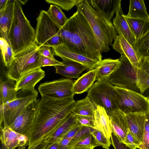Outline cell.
I'll return each instance as SVG.
<instances>
[{
  "instance_id": "6da1fadb",
  "label": "cell",
  "mask_w": 149,
  "mask_h": 149,
  "mask_svg": "<svg viewBox=\"0 0 149 149\" xmlns=\"http://www.w3.org/2000/svg\"><path fill=\"white\" fill-rule=\"evenodd\" d=\"M75 101L74 96L57 100L43 97L37 99L33 119L24 134L28 139V146L42 140L46 141L72 112Z\"/></svg>"
},
{
  "instance_id": "7a4b0ae2",
  "label": "cell",
  "mask_w": 149,
  "mask_h": 149,
  "mask_svg": "<svg viewBox=\"0 0 149 149\" xmlns=\"http://www.w3.org/2000/svg\"><path fill=\"white\" fill-rule=\"evenodd\" d=\"M63 45L68 50L101 61L102 53L91 27L83 15L77 11L61 28Z\"/></svg>"
},
{
  "instance_id": "3957f363",
  "label": "cell",
  "mask_w": 149,
  "mask_h": 149,
  "mask_svg": "<svg viewBox=\"0 0 149 149\" xmlns=\"http://www.w3.org/2000/svg\"><path fill=\"white\" fill-rule=\"evenodd\" d=\"M77 10L89 23L100 47L101 53L110 50L118 35L111 21L95 9L87 0H84L77 5Z\"/></svg>"
},
{
  "instance_id": "277c9868",
  "label": "cell",
  "mask_w": 149,
  "mask_h": 149,
  "mask_svg": "<svg viewBox=\"0 0 149 149\" xmlns=\"http://www.w3.org/2000/svg\"><path fill=\"white\" fill-rule=\"evenodd\" d=\"M13 3V19L8 37L15 55L36 42V32L18 0H14Z\"/></svg>"
},
{
  "instance_id": "5b68a950",
  "label": "cell",
  "mask_w": 149,
  "mask_h": 149,
  "mask_svg": "<svg viewBox=\"0 0 149 149\" xmlns=\"http://www.w3.org/2000/svg\"><path fill=\"white\" fill-rule=\"evenodd\" d=\"M38 48L36 42L15 55L11 65L6 70V77L17 81L28 72L41 68Z\"/></svg>"
},
{
  "instance_id": "8992f818",
  "label": "cell",
  "mask_w": 149,
  "mask_h": 149,
  "mask_svg": "<svg viewBox=\"0 0 149 149\" xmlns=\"http://www.w3.org/2000/svg\"><path fill=\"white\" fill-rule=\"evenodd\" d=\"M36 20V42L39 46L53 47L62 45L61 27L55 22L47 11H40Z\"/></svg>"
},
{
  "instance_id": "52a82bcc",
  "label": "cell",
  "mask_w": 149,
  "mask_h": 149,
  "mask_svg": "<svg viewBox=\"0 0 149 149\" xmlns=\"http://www.w3.org/2000/svg\"><path fill=\"white\" fill-rule=\"evenodd\" d=\"M87 96L96 108L102 107L108 115L119 110L115 87L109 81H97L90 88Z\"/></svg>"
},
{
  "instance_id": "ba28073f",
  "label": "cell",
  "mask_w": 149,
  "mask_h": 149,
  "mask_svg": "<svg viewBox=\"0 0 149 149\" xmlns=\"http://www.w3.org/2000/svg\"><path fill=\"white\" fill-rule=\"evenodd\" d=\"M19 91L16 99L5 104L0 103V125L3 123L8 126L11 124L22 110L38 97L37 91L34 92L24 90Z\"/></svg>"
},
{
  "instance_id": "9c48e42d",
  "label": "cell",
  "mask_w": 149,
  "mask_h": 149,
  "mask_svg": "<svg viewBox=\"0 0 149 149\" xmlns=\"http://www.w3.org/2000/svg\"><path fill=\"white\" fill-rule=\"evenodd\" d=\"M115 87L119 109L127 114L149 110L148 97L131 90Z\"/></svg>"
},
{
  "instance_id": "30bf717a",
  "label": "cell",
  "mask_w": 149,
  "mask_h": 149,
  "mask_svg": "<svg viewBox=\"0 0 149 149\" xmlns=\"http://www.w3.org/2000/svg\"><path fill=\"white\" fill-rule=\"evenodd\" d=\"M120 64L111 75L109 82L113 86L134 91H137L136 72L128 59L121 55L119 58Z\"/></svg>"
},
{
  "instance_id": "8fae6325",
  "label": "cell",
  "mask_w": 149,
  "mask_h": 149,
  "mask_svg": "<svg viewBox=\"0 0 149 149\" xmlns=\"http://www.w3.org/2000/svg\"><path fill=\"white\" fill-rule=\"evenodd\" d=\"M74 81L68 78L61 79L41 84L38 89L41 97L54 100L74 96Z\"/></svg>"
},
{
  "instance_id": "7c38bea8",
  "label": "cell",
  "mask_w": 149,
  "mask_h": 149,
  "mask_svg": "<svg viewBox=\"0 0 149 149\" xmlns=\"http://www.w3.org/2000/svg\"><path fill=\"white\" fill-rule=\"evenodd\" d=\"M0 131L1 144L7 149H25L29 146L28 139L25 135L14 131L7 124H3Z\"/></svg>"
},
{
  "instance_id": "4fadbf2b",
  "label": "cell",
  "mask_w": 149,
  "mask_h": 149,
  "mask_svg": "<svg viewBox=\"0 0 149 149\" xmlns=\"http://www.w3.org/2000/svg\"><path fill=\"white\" fill-rule=\"evenodd\" d=\"M113 48L121 55L125 56L134 69L140 68L141 57L129 42L121 35H118L112 45Z\"/></svg>"
},
{
  "instance_id": "5bb4252c",
  "label": "cell",
  "mask_w": 149,
  "mask_h": 149,
  "mask_svg": "<svg viewBox=\"0 0 149 149\" xmlns=\"http://www.w3.org/2000/svg\"><path fill=\"white\" fill-rule=\"evenodd\" d=\"M54 54L62 60H68L77 62L86 67L87 70L95 68L100 61L93 60L71 52L63 45L53 47Z\"/></svg>"
},
{
  "instance_id": "9a60e30c",
  "label": "cell",
  "mask_w": 149,
  "mask_h": 149,
  "mask_svg": "<svg viewBox=\"0 0 149 149\" xmlns=\"http://www.w3.org/2000/svg\"><path fill=\"white\" fill-rule=\"evenodd\" d=\"M108 115L112 132L120 142L124 144L127 134L129 131L126 114L118 110Z\"/></svg>"
},
{
  "instance_id": "2e32d148",
  "label": "cell",
  "mask_w": 149,
  "mask_h": 149,
  "mask_svg": "<svg viewBox=\"0 0 149 149\" xmlns=\"http://www.w3.org/2000/svg\"><path fill=\"white\" fill-rule=\"evenodd\" d=\"M35 100L26 106L13 123L9 126L12 129L19 134H25L34 116L35 110Z\"/></svg>"
},
{
  "instance_id": "e0dca14e",
  "label": "cell",
  "mask_w": 149,
  "mask_h": 149,
  "mask_svg": "<svg viewBox=\"0 0 149 149\" xmlns=\"http://www.w3.org/2000/svg\"><path fill=\"white\" fill-rule=\"evenodd\" d=\"M45 75V72L41 68L31 71L22 76L16 81L15 89L17 91L22 90L34 92L36 85Z\"/></svg>"
},
{
  "instance_id": "ac0fdd59",
  "label": "cell",
  "mask_w": 149,
  "mask_h": 149,
  "mask_svg": "<svg viewBox=\"0 0 149 149\" xmlns=\"http://www.w3.org/2000/svg\"><path fill=\"white\" fill-rule=\"evenodd\" d=\"M146 113L137 112L125 114L129 131L141 143L144 132Z\"/></svg>"
},
{
  "instance_id": "d6986e66",
  "label": "cell",
  "mask_w": 149,
  "mask_h": 149,
  "mask_svg": "<svg viewBox=\"0 0 149 149\" xmlns=\"http://www.w3.org/2000/svg\"><path fill=\"white\" fill-rule=\"evenodd\" d=\"M113 24L117 33L123 36L132 46L135 40L123 13L120 4L116 13V16L113 19Z\"/></svg>"
},
{
  "instance_id": "ffe728a7",
  "label": "cell",
  "mask_w": 149,
  "mask_h": 149,
  "mask_svg": "<svg viewBox=\"0 0 149 149\" xmlns=\"http://www.w3.org/2000/svg\"><path fill=\"white\" fill-rule=\"evenodd\" d=\"M120 64L119 58L113 59L108 58L102 60L95 68L96 71L97 81H109L111 75Z\"/></svg>"
},
{
  "instance_id": "44dd1931",
  "label": "cell",
  "mask_w": 149,
  "mask_h": 149,
  "mask_svg": "<svg viewBox=\"0 0 149 149\" xmlns=\"http://www.w3.org/2000/svg\"><path fill=\"white\" fill-rule=\"evenodd\" d=\"M64 65H56V73L70 79L78 78L82 72L87 70L86 68L81 64L75 61L63 60Z\"/></svg>"
},
{
  "instance_id": "7402d4cb",
  "label": "cell",
  "mask_w": 149,
  "mask_h": 149,
  "mask_svg": "<svg viewBox=\"0 0 149 149\" xmlns=\"http://www.w3.org/2000/svg\"><path fill=\"white\" fill-rule=\"evenodd\" d=\"M87 1L95 9L107 17L111 21L121 2V0Z\"/></svg>"
},
{
  "instance_id": "603a6c76",
  "label": "cell",
  "mask_w": 149,
  "mask_h": 149,
  "mask_svg": "<svg viewBox=\"0 0 149 149\" xmlns=\"http://www.w3.org/2000/svg\"><path fill=\"white\" fill-rule=\"evenodd\" d=\"M95 128L100 131L108 138H111L112 132L109 117L105 109L99 106L94 116Z\"/></svg>"
},
{
  "instance_id": "cb8c5ba5",
  "label": "cell",
  "mask_w": 149,
  "mask_h": 149,
  "mask_svg": "<svg viewBox=\"0 0 149 149\" xmlns=\"http://www.w3.org/2000/svg\"><path fill=\"white\" fill-rule=\"evenodd\" d=\"M13 1L8 0L6 7L0 11V37L4 38L10 45L8 35L13 20Z\"/></svg>"
},
{
  "instance_id": "d4e9b609",
  "label": "cell",
  "mask_w": 149,
  "mask_h": 149,
  "mask_svg": "<svg viewBox=\"0 0 149 149\" xmlns=\"http://www.w3.org/2000/svg\"><path fill=\"white\" fill-rule=\"evenodd\" d=\"M96 71L95 68L89 71L74 81L73 90L74 94H79L86 91L97 80Z\"/></svg>"
},
{
  "instance_id": "484cf974",
  "label": "cell",
  "mask_w": 149,
  "mask_h": 149,
  "mask_svg": "<svg viewBox=\"0 0 149 149\" xmlns=\"http://www.w3.org/2000/svg\"><path fill=\"white\" fill-rule=\"evenodd\" d=\"M15 83V81L8 78L0 80V103L5 104L16 99Z\"/></svg>"
},
{
  "instance_id": "4316f807",
  "label": "cell",
  "mask_w": 149,
  "mask_h": 149,
  "mask_svg": "<svg viewBox=\"0 0 149 149\" xmlns=\"http://www.w3.org/2000/svg\"><path fill=\"white\" fill-rule=\"evenodd\" d=\"M77 124L76 115L72 112L46 141L48 143H51L59 140L70 129Z\"/></svg>"
},
{
  "instance_id": "83f0119b",
  "label": "cell",
  "mask_w": 149,
  "mask_h": 149,
  "mask_svg": "<svg viewBox=\"0 0 149 149\" xmlns=\"http://www.w3.org/2000/svg\"><path fill=\"white\" fill-rule=\"evenodd\" d=\"M130 1L128 12L125 16L149 21V15L143 0H131Z\"/></svg>"
},
{
  "instance_id": "f1b7e54d",
  "label": "cell",
  "mask_w": 149,
  "mask_h": 149,
  "mask_svg": "<svg viewBox=\"0 0 149 149\" xmlns=\"http://www.w3.org/2000/svg\"><path fill=\"white\" fill-rule=\"evenodd\" d=\"M125 17L135 37V41L149 31V21Z\"/></svg>"
},
{
  "instance_id": "f546056e",
  "label": "cell",
  "mask_w": 149,
  "mask_h": 149,
  "mask_svg": "<svg viewBox=\"0 0 149 149\" xmlns=\"http://www.w3.org/2000/svg\"><path fill=\"white\" fill-rule=\"evenodd\" d=\"M96 108L87 96L83 99L75 101L72 110L76 115L93 116Z\"/></svg>"
},
{
  "instance_id": "4dcf8cb0",
  "label": "cell",
  "mask_w": 149,
  "mask_h": 149,
  "mask_svg": "<svg viewBox=\"0 0 149 149\" xmlns=\"http://www.w3.org/2000/svg\"><path fill=\"white\" fill-rule=\"evenodd\" d=\"M141 57L142 62L149 61V31L136 40L133 47Z\"/></svg>"
},
{
  "instance_id": "1f68e13d",
  "label": "cell",
  "mask_w": 149,
  "mask_h": 149,
  "mask_svg": "<svg viewBox=\"0 0 149 149\" xmlns=\"http://www.w3.org/2000/svg\"><path fill=\"white\" fill-rule=\"evenodd\" d=\"M1 57L4 66L8 68L14 58V54L10 45L2 37L0 38Z\"/></svg>"
},
{
  "instance_id": "d6a6232c",
  "label": "cell",
  "mask_w": 149,
  "mask_h": 149,
  "mask_svg": "<svg viewBox=\"0 0 149 149\" xmlns=\"http://www.w3.org/2000/svg\"><path fill=\"white\" fill-rule=\"evenodd\" d=\"M47 12L55 22L61 27L68 19L61 8L55 5H51Z\"/></svg>"
},
{
  "instance_id": "836d02e7",
  "label": "cell",
  "mask_w": 149,
  "mask_h": 149,
  "mask_svg": "<svg viewBox=\"0 0 149 149\" xmlns=\"http://www.w3.org/2000/svg\"><path fill=\"white\" fill-rule=\"evenodd\" d=\"M136 86L142 93L149 88V74L141 68L137 70Z\"/></svg>"
},
{
  "instance_id": "e575fe53",
  "label": "cell",
  "mask_w": 149,
  "mask_h": 149,
  "mask_svg": "<svg viewBox=\"0 0 149 149\" xmlns=\"http://www.w3.org/2000/svg\"><path fill=\"white\" fill-rule=\"evenodd\" d=\"M84 0H46L48 3H52L58 6L65 10H71L74 6L82 2Z\"/></svg>"
},
{
  "instance_id": "d590c367",
  "label": "cell",
  "mask_w": 149,
  "mask_h": 149,
  "mask_svg": "<svg viewBox=\"0 0 149 149\" xmlns=\"http://www.w3.org/2000/svg\"><path fill=\"white\" fill-rule=\"evenodd\" d=\"M98 146L106 149H109L111 144L110 139L107 138L100 131L94 128L91 132Z\"/></svg>"
},
{
  "instance_id": "8d00e7d4",
  "label": "cell",
  "mask_w": 149,
  "mask_h": 149,
  "mask_svg": "<svg viewBox=\"0 0 149 149\" xmlns=\"http://www.w3.org/2000/svg\"><path fill=\"white\" fill-rule=\"evenodd\" d=\"M94 129L92 127L82 126L74 136L70 140V143L72 147L73 148L77 143L91 133Z\"/></svg>"
},
{
  "instance_id": "74e56055",
  "label": "cell",
  "mask_w": 149,
  "mask_h": 149,
  "mask_svg": "<svg viewBox=\"0 0 149 149\" xmlns=\"http://www.w3.org/2000/svg\"><path fill=\"white\" fill-rule=\"evenodd\" d=\"M144 132L142 141L139 147V149H149V110L146 113Z\"/></svg>"
},
{
  "instance_id": "f35d334b",
  "label": "cell",
  "mask_w": 149,
  "mask_h": 149,
  "mask_svg": "<svg viewBox=\"0 0 149 149\" xmlns=\"http://www.w3.org/2000/svg\"><path fill=\"white\" fill-rule=\"evenodd\" d=\"M97 146H99L98 144L91 133L77 143L74 146L94 148Z\"/></svg>"
},
{
  "instance_id": "ab89813d",
  "label": "cell",
  "mask_w": 149,
  "mask_h": 149,
  "mask_svg": "<svg viewBox=\"0 0 149 149\" xmlns=\"http://www.w3.org/2000/svg\"><path fill=\"white\" fill-rule=\"evenodd\" d=\"M124 144L131 149L138 148L141 142L129 131L126 136Z\"/></svg>"
},
{
  "instance_id": "60d3db41",
  "label": "cell",
  "mask_w": 149,
  "mask_h": 149,
  "mask_svg": "<svg viewBox=\"0 0 149 149\" xmlns=\"http://www.w3.org/2000/svg\"><path fill=\"white\" fill-rule=\"evenodd\" d=\"M76 118L77 123L80 125L95 128L93 116L77 115Z\"/></svg>"
},
{
  "instance_id": "b9f144b4",
  "label": "cell",
  "mask_w": 149,
  "mask_h": 149,
  "mask_svg": "<svg viewBox=\"0 0 149 149\" xmlns=\"http://www.w3.org/2000/svg\"><path fill=\"white\" fill-rule=\"evenodd\" d=\"M40 67L46 66H55L56 65H64L61 62H60L56 59H53L45 57L40 54Z\"/></svg>"
},
{
  "instance_id": "7bdbcfd3",
  "label": "cell",
  "mask_w": 149,
  "mask_h": 149,
  "mask_svg": "<svg viewBox=\"0 0 149 149\" xmlns=\"http://www.w3.org/2000/svg\"><path fill=\"white\" fill-rule=\"evenodd\" d=\"M38 46V51L41 55L52 59H55L53 47L43 45Z\"/></svg>"
},
{
  "instance_id": "ee69618b",
  "label": "cell",
  "mask_w": 149,
  "mask_h": 149,
  "mask_svg": "<svg viewBox=\"0 0 149 149\" xmlns=\"http://www.w3.org/2000/svg\"><path fill=\"white\" fill-rule=\"evenodd\" d=\"M111 139V144L115 149H131L125 144L120 142L112 132Z\"/></svg>"
},
{
  "instance_id": "f6af8a7d",
  "label": "cell",
  "mask_w": 149,
  "mask_h": 149,
  "mask_svg": "<svg viewBox=\"0 0 149 149\" xmlns=\"http://www.w3.org/2000/svg\"><path fill=\"white\" fill-rule=\"evenodd\" d=\"M82 126L77 124L70 129L62 138L72 139L81 128Z\"/></svg>"
},
{
  "instance_id": "bcb514c9",
  "label": "cell",
  "mask_w": 149,
  "mask_h": 149,
  "mask_svg": "<svg viewBox=\"0 0 149 149\" xmlns=\"http://www.w3.org/2000/svg\"><path fill=\"white\" fill-rule=\"evenodd\" d=\"M70 139L62 138L59 140L58 149H72L70 143Z\"/></svg>"
},
{
  "instance_id": "7dc6e473",
  "label": "cell",
  "mask_w": 149,
  "mask_h": 149,
  "mask_svg": "<svg viewBox=\"0 0 149 149\" xmlns=\"http://www.w3.org/2000/svg\"><path fill=\"white\" fill-rule=\"evenodd\" d=\"M48 143L44 140H42L28 146V149H45Z\"/></svg>"
},
{
  "instance_id": "c3c4849f",
  "label": "cell",
  "mask_w": 149,
  "mask_h": 149,
  "mask_svg": "<svg viewBox=\"0 0 149 149\" xmlns=\"http://www.w3.org/2000/svg\"><path fill=\"white\" fill-rule=\"evenodd\" d=\"M59 140L51 143H48L45 149H58Z\"/></svg>"
},
{
  "instance_id": "681fc988",
  "label": "cell",
  "mask_w": 149,
  "mask_h": 149,
  "mask_svg": "<svg viewBox=\"0 0 149 149\" xmlns=\"http://www.w3.org/2000/svg\"><path fill=\"white\" fill-rule=\"evenodd\" d=\"M140 68L144 70L149 74V61L142 62Z\"/></svg>"
},
{
  "instance_id": "f907efd6",
  "label": "cell",
  "mask_w": 149,
  "mask_h": 149,
  "mask_svg": "<svg viewBox=\"0 0 149 149\" xmlns=\"http://www.w3.org/2000/svg\"><path fill=\"white\" fill-rule=\"evenodd\" d=\"M8 0H0V11L3 10L6 7Z\"/></svg>"
},
{
  "instance_id": "816d5d0a",
  "label": "cell",
  "mask_w": 149,
  "mask_h": 149,
  "mask_svg": "<svg viewBox=\"0 0 149 149\" xmlns=\"http://www.w3.org/2000/svg\"><path fill=\"white\" fill-rule=\"evenodd\" d=\"M93 148H88L74 146L72 149H93Z\"/></svg>"
},
{
  "instance_id": "f5cc1de1",
  "label": "cell",
  "mask_w": 149,
  "mask_h": 149,
  "mask_svg": "<svg viewBox=\"0 0 149 149\" xmlns=\"http://www.w3.org/2000/svg\"><path fill=\"white\" fill-rule=\"evenodd\" d=\"M19 3L21 5H24L28 1V0H18Z\"/></svg>"
},
{
  "instance_id": "db71d44e",
  "label": "cell",
  "mask_w": 149,
  "mask_h": 149,
  "mask_svg": "<svg viewBox=\"0 0 149 149\" xmlns=\"http://www.w3.org/2000/svg\"><path fill=\"white\" fill-rule=\"evenodd\" d=\"M0 149H7V148L3 145L1 144Z\"/></svg>"
},
{
  "instance_id": "11a10c76",
  "label": "cell",
  "mask_w": 149,
  "mask_h": 149,
  "mask_svg": "<svg viewBox=\"0 0 149 149\" xmlns=\"http://www.w3.org/2000/svg\"><path fill=\"white\" fill-rule=\"evenodd\" d=\"M148 100H149V97H148Z\"/></svg>"
},
{
  "instance_id": "9f6ffc18",
  "label": "cell",
  "mask_w": 149,
  "mask_h": 149,
  "mask_svg": "<svg viewBox=\"0 0 149 149\" xmlns=\"http://www.w3.org/2000/svg\"><path fill=\"white\" fill-rule=\"evenodd\" d=\"M15 149H16V148H15ZM17 149H18L17 148Z\"/></svg>"
},
{
  "instance_id": "6f0895ef",
  "label": "cell",
  "mask_w": 149,
  "mask_h": 149,
  "mask_svg": "<svg viewBox=\"0 0 149 149\" xmlns=\"http://www.w3.org/2000/svg\"></svg>"
}]
</instances>
